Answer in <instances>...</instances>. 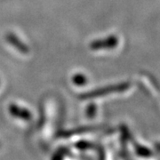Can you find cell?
<instances>
[{"label": "cell", "instance_id": "4", "mask_svg": "<svg viewBox=\"0 0 160 160\" xmlns=\"http://www.w3.org/2000/svg\"><path fill=\"white\" fill-rule=\"evenodd\" d=\"M9 112L11 113L13 117H16L22 119H29L31 118V113L29 109L26 108H22V106H19L17 104L12 103L9 105Z\"/></svg>", "mask_w": 160, "mask_h": 160}, {"label": "cell", "instance_id": "5", "mask_svg": "<svg viewBox=\"0 0 160 160\" xmlns=\"http://www.w3.org/2000/svg\"><path fill=\"white\" fill-rule=\"evenodd\" d=\"M72 82L73 84L78 86H83L87 83V78L86 75L82 73H78V74L72 76Z\"/></svg>", "mask_w": 160, "mask_h": 160}, {"label": "cell", "instance_id": "1", "mask_svg": "<svg viewBox=\"0 0 160 160\" xmlns=\"http://www.w3.org/2000/svg\"><path fill=\"white\" fill-rule=\"evenodd\" d=\"M131 86L130 82H121L118 84L115 85H110V86H105V87H100L97 89H93L92 91L86 92L82 94H80L79 99L81 100H89V99H93V98L102 97L106 96L111 93L115 92H122L126 90H128Z\"/></svg>", "mask_w": 160, "mask_h": 160}, {"label": "cell", "instance_id": "6", "mask_svg": "<svg viewBox=\"0 0 160 160\" xmlns=\"http://www.w3.org/2000/svg\"><path fill=\"white\" fill-rule=\"evenodd\" d=\"M96 110H97V107H96L95 104L91 103L90 105H88L87 108H86V115H87V117L92 118L95 115V113H96Z\"/></svg>", "mask_w": 160, "mask_h": 160}, {"label": "cell", "instance_id": "2", "mask_svg": "<svg viewBox=\"0 0 160 160\" xmlns=\"http://www.w3.org/2000/svg\"><path fill=\"white\" fill-rule=\"evenodd\" d=\"M118 45V38L115 35H110L107 38L92 41L90 44V48L93 51H99L102 49H113Z\"/></svg>", "mask_w": 160, "mask_h": 160}, {"label": "cell", "instance_id": "3", "mask_svg": "<svg viewBox=\"0 0 160 160\" xmlns=\"http://www.w3.org/2000/svg\"><path fill=\"white\" fill-rule=\"evenodd\" d=\"M6 39L11 46H13V47H14L17 51L20 52L24 53V54L29 53V46H27L23 41H22V40L20 39L15 34H13V33H12V32H8V33L6 35Z\"/></svg>", "mask_w": 160, "mask_h": 160}]
</instances>
